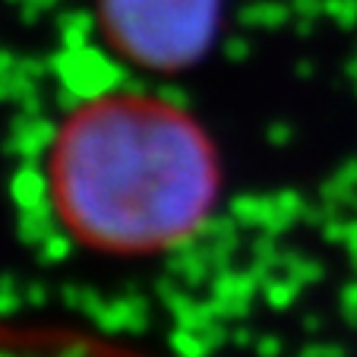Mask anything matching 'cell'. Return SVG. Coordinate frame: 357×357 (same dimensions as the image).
<instances>
[{
  "label": "cell",
  "instance_id": "cell-1",
  "mask_svg": "<svg viewBox=\"0 0 357 357\" xmlns=\"http://www.w3.org/2000/svg\"><path fill=\"white\" fill-rule=\"evenodd\" d=\"M47 187L89 250L139 257L187 241L209 215L218 162L202 127L155 95H105L61 123Z\"/></svg>",
  "mask_w": 357,
  "mask_h": 357
},
{
  "label": "cell",
  "instance_id": "cell-2",
  "mask_svg": "<svg viewBox=\"0 0 357 357\" xmlns=\"http://www.w3.org/2000/svg\"><path fill=\"white\" fill-rule=\"evenodd\" d=\"M215 10L218 0H101V29L133 63L174 70L206 47Z\"/></svg>",
  "mask_w": 357,
  "mask_h": 357
}]
</instances>
